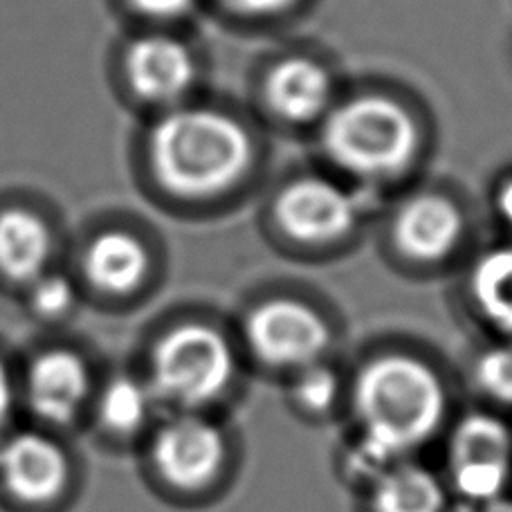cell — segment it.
Listing matches in <instances>:
<instances>
[{"label": "cell", "instance_id": "obj_14", "mask_svg": "<svg viewBox=\"0 0 512 512\" xmlns=\"http://www.w3.org/2000/svg\"><path fill=\"white\" fill-rule=\"evenodd\" d=\"M149 254L144 245L122 230H106L88 243L84 272L95 288L108 295H128L146 277Z\"/></svg>", "mask_w": 512, "mask_h": 512}, {"label": "cell", "instance_id": "obj_4", "mask_svg": "<svg viewBox=\"0 0 512 512\" xmlns=\"http://www.w3.org/2000/svg\"><path fill=\"white\" fill-rule=\"evenodd\" d=\"M230 342L207 324H182L155 346L151 358L153 396L180 409H200L221 398L234 380Z\"/></svg>", "mask_w": 512, "mask_h": 512}, {"label": "cell", "instance_id": "obj_1", "mask_svg": "<svg viewBox=\"0 0 512 512\" xmlns=\"http://www.w3.org/2000/svg\"><path fill=\"white\" fill-rule=\"evenodd\" d=\"M353 411L362 436L349 465L364 479H378L441 429L447 393L423 360L389 353L360 369L353 384Z\"/></svg>", "mask_w": 512, "mask_h": 512}, {"label": "cell", "instance_id": "obj_16", "mask_svg": "<svg viewBox=\"0 0 512 512\" xmlns=\"http://www.w3.org/2000/svg\"><path fill=\"white\" fill-rule=\"evenodd\" d=\"M328 75L308 59H288L272 70L268 99L274 111L288 120H310L328 102Z\"/></svg>", "mask_w": 512, "mask_h": 512}, {"label": "cell", "instance_id": "obj_26", "mask_svg": "<svg viewBox=\"0 0 512 512\" xmlns=\"http://www.w3.org/2000/svg\"><path fill=\"white\" fill-rule=\"evenodd\" d=\"M470 512H512V499L499 497V499H495V501H490V504L472 506Z\"/></svg>", "mask_w": 512, "mask_h": 512}, {"label": "cell", "instance_id": "obj_25", "mask_svg": "<svg viewBox=\"0 0 512 512\" xmlns=\"http://www.w3.org/2000/svg\"><path fill=\"white\" fill-rule=\"evenodd\" d=\"M499 209H501V214H504L506 221L512 225V178L506 182L504 189H501Z\"/></svg>", "mask_w": 512, "mask_h": 512}, {"label": "cell", "instance_id": "obj_9", "mask_svg": "<svg viewBox=\"0 0 512 512\" xmlns=\"http://www.w3.org/2000/svg\"><path fill=\"white\" fill-rule=\"evenodd\" d=\"M70 474L61 447L34 432L16 434L0 447V481L16 499L41 504L61 495Z\"/></svg>", "mask_w": 512, "mask_h": 512}, {"label": "cell", "instance_id": "obj_8", "mask_svg": "<svg viewBox=\"0 0 512 512\" xmlns=\"http://www.w3.org/2000/svg\"><path fill=\"white\" fill-rule=\"evenodd\" d=\"M355 203L342 189L319 178L292 182L277 198V221L283 232L304 243H328L355 223Z\"/></svg>", "mask_w": 512, "mask_h": 512}, {"label": "cell", "instance_id": "obj_7", "mask_svg": "<svg viewBox=\"0 0 512 512\" xmlns=\"http://www.w3.org/2000/svg\"><path fill=\"white\" fill-rule=\"evenodd\" d=\"M151 456L160 477L180 490L207 486L223 468L225 438L221 429L198 416H178L160 427Z\"/></svg>", "mask_w": 512, "mask_h": 512}, {"label": "cell", "instance_id": "obj_15", "mask_svg": "<svg viewBox=\"0 0 512 512\" xmlns=\"http://www.w3.org/2000/svg\"><path fill=\"white\" fill-rule=\"evenodd\" d=\"M443 483L423 465L398 461L373 479V512H445Z\"/></svg>", "mask_w": 512, "mask_h": 512}, {"label": "cell", "instance_id": "obj_23", "mask_svg": "<svg viewBox=\"0 0 512 512\" xmlns=\"http://www.w3.org/2000/svg\"><path fill=\"white\" fill-rule=\"evenodd\" d=\"M225 3L243 14H272L290 5L292 0H225Z\"/></svg>", "mask_w": 512, "mask_h": 512}, {"label": "cell", "instance_id": "obj_12", "mask_svg": "<svg viewBox=\"0 0 512 512\" xmlns=\"http://www.w3.org/2000/svg\"><path fill=\"white\" fill-rule=\"evenodd\" d=\"M463 232V218L450 200L418 196L400 209L396 243L414 261H441L450 254Z\"/></svg>", "mask_w": 512, "mask_h": 512}, {"label": "cell", "instance_id": "obj_3", "mask_svg": "<svg viewBox=\"0 0 512 512\" xmlns=\"http://www.w3.org/2000/svg\"><path fill=\"white\" fill-rule=\"evenodd\" d=\"M324 146L340 167L358 176H389L414 155L416 126L391 99L362 97L328 117Z\"/></svg>", "mask_w": 512, "mask_h": 512}, {"label": "cell", "instance_id": "obj_6", "mask_svg": "<svg viewBox=\"0 0 512 512\" xmlns=\"http://www.w3.org/2000/svg\"><path fill=\"white\" fill-rule=\"evenodd\" d=\"M245 340L268 367L304 369L319 360L331 331L313 308L295 299H270L245 319Z\"/></svg>", "mask_w": 512, "mask_h": 512}, {"label": "cell", "instance_id": "obj_11", "mask_svg": "<svg viewBox=\"0 0 512 512\" xmlns=\"http://www.w3.org/2000/svg\"><path fill=\"white\" fill-rule=\"evenodd\" d=\"M90 391L86 362L72 351H48L32 362L27 373V400L45 423L68 425L75 420Z\"/></svg>", "mask_w": 512, "mask_h": 512}, {"label": "cell", "instance_id": "obj_18", "mask_svg": "<svg viewBox=\"0 0 512 512\" xmlns=\"http://www.w3.org/2000/svg\"><path fill=\"white\" fill-rule=\"evenodd\" d=\"M149 416V391L133 378H115L99 398V418L115 434H133Z\"/></svg>", "mask_w": 512, "mask_h": 512}, {"label": "cell", "instance_id": "obj_5", "mask_svg": "<svg viewBox=\"0 0 512 512\" xmlns=\"http://www.w3.org/2000/svg\"><path fill=\"white\" fill-rule=\"evenodd\" d=\"M452 486L465 504L504 497L512 472V434L504 420L474 411L456 423L450 441Z\"/></svg>", "mask_w": 512, "mask_h": 512}, {"label": "cell", "instance_id": "obj_24", "mask_svg": "<svg viewBox=\"0 0 512 512\" xmlns=\"http://www.w3.org/2000/svg\"><path fill=\"white\" fill-rule=\"evenodd\" d=\"M12 407H14V387H12V380H9L5 364L0 362V425L7 423L9 414H12Z\"/></svg>", "mask_w": 512, "mask_h": 512}, {"label": "cell", "instance_id": "obj_19", "mask_svg": "<svg viewBox=\"0 0 512 512\" xmlns=\"http://www.w3.org/2000/svg\"><path fill=\"white\" fill-rule=\"evenodd\" d=\"M474 382L499 405L512 407V342L492 346L474 362Z\"/></svg>", "mask_w": 512, "mask_h": 512}, {"label": "cell", "instance_id": "obj_22", "mask_svg": "<svg viewBox=\"0 0 512 512\" xmlns=\"http://www.w3.org/2000/svg\"><path fill=\"white\" fill-rule=\"evenodd\" d=\"M128 5L144 16L171 18L185 12L191 0H128Z\"/></svg>", "mask_w": 512, "mask_h": 512}, {"label": "cell", "instance_id": "obj_2", "mask_svg": "<svg viewBox=\"0 0 512 512\" xmlns=\"http://www.w3.org/2000/svg\"><path fill=\"white\" fill-rule=\"evenodd\" d=\"M149 158L164 187L180 196H207L232 187L252 162L248 133L214 111H173L153 126Z\"/></svg>", "mask_w": 512, "mask_h": 512}, {"label": "cell", "instance_id": "obj_20", "mask_svg": "<svg viewBox=\"0 0 512 512\" xmlns=\"http://www.w3.org/2000/svg\"><path fill=\"white\" fill-rule=\"evenodd\" d=\"M340 396V378L337 373L322 364H310L299 373L295 382V398L301 409L310 414H326Z\"/></svg>", "mask_w": 512, "mask_h": 512}, {"label": "cell", "instance_id": "obj_17", "mask_svg": "<svg viewBox=\"0 0 512 512\" xmlns=\"http://www.w3.org/2000/svg\"><path fill=\"white\" fill-rule=\"evenodd\" d=\"M470 286L483 317L512 335V245L483 254L474 265Z\"/></svg>", "mask_w": 512, "mask_h": 512}, {"label": "cell", "instance_id": "obj_21", "mask_svg": "<svg viewBox=\"0 0 512 512\" xmlns=\"http://www.w3.org/2000/svg\"><path fill=\"white\" fill-rule=\"evenodd\" d=\"M32 310L41 317H61L75 301L72 283L63 274H41L32 281Z\"/></svg>", "mask_w": 512, "mask_h": 512}, {"label": "cell", "instance_id": "obj_13", "mask_svg": "<svg viewBox=\"0 0 512 512\" xmlns=\"http://www.w3.org/2000/svg\"><path fill=\"white\" fill-rule=\"evenodd\" d=\"M52 256V232L27 207L0 209V274L16 283H32L45 274Z\"/></svg>", "mask_w": 512, "mask_h": 512}, {"label": "cell", "instance_id": "obj_10", "mask_svg": "<svg viewBox=\"0 0 512 512\" xmlns=\"http://www.w3.org/2000/svg\"><path fill=\"white\" fill-rule=\"evenodd\" d=\"M128 86L146 102H176L189 90L196 68L185 45L169 36H142L126 50Z\"/></svg>", "mask_w": 512, "mask_h": 512}]
</instances>
